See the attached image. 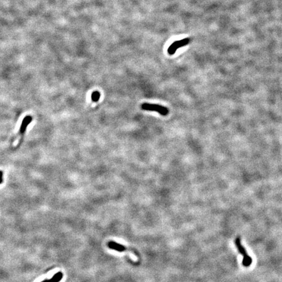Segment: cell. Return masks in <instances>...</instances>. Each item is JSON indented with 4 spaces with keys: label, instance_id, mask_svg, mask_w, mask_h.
Wrapping results in <instances>:
<instances>
[{
    "label": "cell",
    "instance_id": "cell-1",
    "mask_svg": "<svg viewBox=\"0 0 282 282\" xmlns=\"http://www.w3.org/2000/svg\"><path fill=\"white\" fill-rule=\"evenodd\" d=\"M141 109L144 110L157 112L162 116H167L169 112V109L165 106L157 104H151L148 103H144L141 105Z\"/></svg>",
    "mask_w": 282,
    "mask_h": 282
},
{
    "label": "cell",
    "instance_id": "cell-8",
    "mask_svg": "<svg viewBox=\"0 0 282 282\" xmlns=\"http://www.w3.org/2000/svg\"><path fill=\"white\" fill-rule=\"evenodd\" d=\"M2 176H3V172L2 171H0V180H3Z\"/></svg>",
    "mask_w": 282,
    "mask_h": 282
},
{
    "label": "cell",
    "instance_id": "cell-6",
    "mask_svg": "<svg viewBox=\"0 0 282 282\" xmlns=\"http://www.w3.org/2000/svg\"><path fill=\"white\" fill-rule=\"evenodd\" d=\"M63 274L62 272H59L56 273L50 280H49V282H59L63 278Z\"/></svg>",
    "mask_w": 282,
    "mask_h": 282
},
{
    "label": "cell",
    "instance_id": "cell-4",
    "mask_svg": "<svg viewBox=\"0 0 282 282\" xmlns=\"http://www.w3.org/2000/svg\"><path fill=\"white\" fill-rule=\"evenodd\" d=\"M108 247L110 249L118 251L119 252H124L127 250L126 247L122 244L115 242H110L108 243Z\"/></svg>",
    "mask_w": 282,
    "mask_h": 282
},
{
    "label": "cell",
    "instance_id": "cell-7",
    "mask_svg": "<svg viewBox=\"0 0 282 282\" xmlns=\"http://www.w3.org/2000/svg\"><path fill=\"white\" fill-rule=\"evenodd\" d=\"M100 96H101V93L99 92H97V91L94 92L92 94V100L93 102H97L100 98Z\"/></svg>",
    "mask_w": 282,
    "mask_h": 282
},
{
    "label": "cell",
    "instance_id": "cell-5",
    "mask_svg": "<svg viewBox=\"0 0 282 282\" xmlns=\"http://www.w3.org/2000/svg\"><path fill=\"white\" fill-rule=\"evenodd\" d=\"M32 117L31 116H26L23 121H22V123L21 124V127H20V131H19V134H21V135H23V134L25 133L26 131V129L27 128V127H28V125H29V124L31 123V122L32 121Z\"/></svg>",
    "mask_w": 282,
    "mask_h": 282
},
{
    "label": "cell",
    "instance_id": "cell-3",
    "mask_svg": "<svg viewBox=\"0 0 282 282\" xmlns=\"http://www.w3.org/2000/svg\"><path fill=\"white\" fill-rule=\"evenodd\" d=\"M190 42V38H186L182 40H180V41H176L175 42H174L170 46L169 48L168 49V53L170 55H173L174 53L176 52V50L180 49V47H182L184 46H186L188 45Z\"/></svg>",
    "mask_w": 282,
    "mask_h": 282
},
{
    "label": "cell",
    "instance_id": "cell-9",
    "mask_svg": "<svg viewBox=\"0 0 282 282\" xmlns=\"http://www.w3.org/2000/svg\"><path fill=\"white\" fill-rule=\"evenodd\" d=\"M41 282H49V280H45L44 281H43Z\"/></svg>",
    "mask_w": 282,
    "mask_h": 282
},
{
    "label": "cell",
    "instance_id": "cell-10",
    "mask_svg": "<svg viewBox=\"0 0 282 282\" xmlns=\"http://www.w3.org/2000/svg\"><path fill=\"white\" fill-rule=\"evenodd\" d=\"M3 182V180H0V184H2Z\"/></svg>",
    "mask_w": 282,
    "mask_h": 282
},
{
    "label": "cell",
    "instance_id": "cell-2",
    "mask_svg": "<svg viewBox=\"0 0 282 282\" xmlns=\"http://www.w3.org/2000/svg\"><path fill=\"white\" fill-rule=\"evenodd\" d=\"M235 244H236V246L237 247L238 250L239 251V252L243 256L242 263H243L244 266H249L252 263V259L249 256V255L247 254L244 247L242 246V244H241V241H240V238H237L236 240H235Z\"/></svg>",
    "mask_w": 282,
    "mask_h": 282
}]
</instances>
